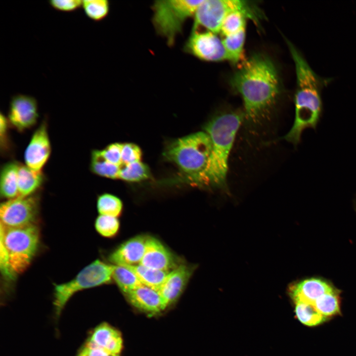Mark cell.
I'll use <instances>...</instances> for the list:
<instances>
[{"label":"cell","mask_w":356,"mask_h":356,"mask_svg":"<svg viewBox=\"0 0 356 356\" xmlns=\"http://www.w3.org/2000/svg\"><path fill=\"white\" fill-rule=\"evenodd\" d=\"M287 43L295 64L296 89L294 124L283 139L297 145L305 129L317 127L323 110L322 90L331 79L317 75L294 44L288 40Z\"/></svg>","instance_id":"obj_2"},{"label":"cell","mask_w":356,"mask_h":356,"mask_svg":"<svg viewBox=\"0 0 356 356\" xmlns=\"http://www.w3.org/2000/svg\"><path fill=\"white\" fill-rule=\"evenodd\" d=\"M243 119L237 113H226L217 116L204 127L212 142L210 156L198 185L225 189L228 159L235 137Z\"/></svg>","instance_id":"obj_3"},{"label":"cell","mask_w":356,"mask_h":356,"mask_svg":"<svg viewBox=\"0 0 356 356\" xmlns=\"http://www.w3.org/2000/svg\"><path fill=\"white\" fill-rule=\"evenodd\" d=\"M241 11L248 14L250 19L258 22L261 16L258 8L249 1L238 0H203L194 16L192 30L202 27L208 31L217 34L220 32L225 18L230 13Z\"/></svg>","instance_id":"obj_8"},{"label":"cell","mask_w":356,"mask_h":356,"mask_svg":"<svg viewBox=\"0 0 356 356\" xmlns=\"http://www.w3.org/2000/svg\"><path fill=\"white\" fill-rule=\"evenodd\" d=\"M202 0H156L152 5V22L156 33L172 46L189 18L194 16Z\"/></svg>","instance_id":"obj_7"},{"label":"cell","mask_w":356,"mask_h":356,"mask_svg":"<svg viewBox=\"0 0 356 356\" xmlns=\"http://www.w3.org/2000/svg\"><path fill=\"white\" fill-rule=\"evenodd\" d=\"M94 227L101 236L112 238L119 232L120 222L118 218L99 215L95 220Z\"/></svg>","instance_id":"obj_31"},{"label":"cell","mask_w":356,"mask_h":356,"mask_svg":"<svg viewBox=\"0 0 356 356\" xmlns=\"http://www.w3.org/2000/svg\"><path fill=\"white\" fill-rule=\"evenodd\" d=\"M141 150L136 144L133 143H122L121 150L122 164L141 161Z\"/></svg>","instance_id":"obj_33"},{"label":"cell","mask_w":356,"mask_h":356,"mask_svg":"<svg viewBox=\"0 0 356 356\" xmlns=\"http://www.w3.org/2000/svg\"><path fill=\"white\" fill-rule=\"evenodd\" d=\"M19 162L10 161L1 168L0 194L1 198L8 200L18 196L17 173Z\"/></svg>","instance_id":"obj_20"},{"label":"cell","mask_w":356,"mask_h":356,"mask_svg":"<svg viewBox=\"0 0 356 356\" xmlns=\"http://www.w3.org/2000/svg\"><path fill=\"white\" fill-rule=\"evenodd\" d=\"M140 265L165 271H170L178 265L170 251L160 240L149 236Z\"/></svg>","instance_id":"obj_15"},{"label":"cell","mask_w":356,"mask_h":356,"mask_svg":"<svg viewBox=\"0 0 356 356\" xmlns=\"http://www.w3.org/2000/svg\"><path fill=\"white\" fill-rule=\"evenodd\" d=\"M39 210L40 197L35 194L7 200L0 204V224L8 227L36 224Z\"/></svg>","instance_id":"obj_9"},{"label":"cell","mask_w":356,"mask_h":356,"mask_svg":"<svg viewBox=\"0 0 356 356\" xmlns=\"http://www.w3.org/2000/svg\"><path fill=\"white\" fill-rule=\"evenodd\" d=\"M114 265L96 259L82 269L72 279L54 284L53 317L57 323L67 303L76 293L109 283L112 280Z\"/></svg>","instance_id":"obj_5"},{"label":"cell","mask_w":356,"mask_h":356,"mask_svg":"<svg viewBox=\"0 0 356 356\" xmlns=\"http://www.w3.org/2000/svg\"><path fill=\"white\" fill-rule=\"evenodd\" d=\"M76 356H82V355L81 354H80L79 353L77 352V355H76Z\"/></svg>","instance_id":"obj_38"},{"label":"cell","mask_w":356,"mask_h":356,"mask_svg":"<svg viewBox=\"0 0 356 356\" xmlns=\"http://www.w3.org/2000/svg\"><path fill=\"white\" fill-rule=\"evenodd\" d=\"M249 16L241 11H236L229 13L224 19L220 32L224 37L236 33L245 28L246 19Z\"/></svg>","instance_id":"obj_30"},{"label":"cell","mask_w":356,"mask_h":356,"mask_svg":"<svg viewBox=\"0 0 356 356\" xmlns=\"http://www.w3.org/2000/svg\"><path fill=\"white\" fill-rule=\"evenodd\" d=\"M125 267L134 272L142 285L157 291L170 272L153 269L140 264Z\"/></svg>","instance_id":"obj_21"},{"label":"cell","mask_w":356,"mask_h":356,"mask_svg":"<svg viewBox=\"0 0 356 356\" xmlns=\"http://www.w3.org/2000/svg\"><path fill=\"white\" fill-rule=\"evenodd\" d=\"M245 33V28L236 33L225 36L222 40L227 60L234 64L237 63L242 59Z\"/></svg>","instance_id":"obj_22"},{"label":"cell","mask_w":356,"mask_h":356,"mask_svg":"<svg viewBox=\"0 0 356 356\" xmlns=\"http://www.w3.org/2000/svg\"><path fill=\"white\" fill-rule=\"evenodd\" d=\"M38 117V102L34 97L21 93L11 97L7 118L17 130L22 132L34 126Z\"/></svg>","instance_id":"obj_11"},{"label":"cell","mask_w":356,"mask_h":356,"mask_svg":"<svg viewBox=\"0 0 356 356\" xmlns=\"http://www.w3.org/2000/svg\"><path fill=\"white\" fill-rule=\"evenodd\" d=\"M96 208L99 215L118 218L122 212L123 203L118 197L103 193L97 197Z\"/></svg>","instance_id":"obj_27"},{"label":"cell","mask_w":356,"mask_h":356,"mask_svg":"<svg viewBox=\"0 0 356 356\" xmlns=\"http://www.w3.org/2000/svg\"><path fill=\"white\" fill-rule=\"evenodd\" d=\"M0 241L9 257L11 268L17 276L30 266L40 245V232L37 224L8 227L0 224Z\"/></svg>","instance_id":"obj_6"},{"label":"cell","mask_w":356,"mask_h":356,"mask_svg":"<svg viewBox=\"0 0 356 356\" xmlns=\"http://www.w3.org/2000/svg\"><path fill=\"white\" fill-rule=\"evenodd\" d=\"M125 295L132 306L143 312L155 314L165 310L158 291L143 285Z\"/></svg>","instance_id":"obj_18"},{"label":"cell","mask_w":356,"mask_h":356,"mask_svg":"<svg viewBox=\"0 0 356 356\" xmlns=\"http://www.w3.org/2000/svg\"><path fill=\"white\" fill-rule=\"evenodd\" d=\"M81 0H50L49 5L55 9L64 12H71L82 7Z\"/></svg>","instance_id":"obj_35"},{"label":"cell","mask_w":356,"mask_h":356,"mask_svg":"<svg viewBox=\"0 0 356 356\" xmlns=\"http://www.w3.org/2000/svg\"><path fill=\"white\" fill-rule=\"evenodd\" d=\"M148 167L141 161L123 164L120 168L119 178L129 182L143 180L150 177Z\"/></svg>","instance_id":"obj_26"},{"label":"cell","mask_w":356,"mask_h":356,"mask_svg":"<svg viewBox=\"0 0 356 356\" xmlns=\"http://www.w3.org/2000/svg\"><path fill=\"white\" fill-rule=\"evenodd\" d=\"M230 84L241 96L245 116L252 121L265 114L279 91L276 68L268 57L261 54L243 61L231 77Z\"/></svg>","instance_id":"obj_1"},{"label":"cell","mask_w":356,"mask_h":356,"mask_svg":"<svg viewBox=\"0 0 356 356\" xmlns=\"http://www.w3.org/2000/svg\"><path fill=\"white\" fill-rule=\"evenodd\" d=\"M90 170L98 176L112 179L119 178L121 166L110 163L100 155L99 150L91 153Z\"/></svg>","instance_id":"obj_23"},{"label":"cell","mask_w":356,"mask_h":356,"mask_svg":"<svg viewBox=\"0 0 356 356\" xmlns=\"http://www.w3.org/2000/svg\"><path fill=\"white\" fill-rule=\"evenodd\" d=\"M334 290L327 282L318 278H311L291 285L289 292L295 303L313 304L323 295Z\"/></svg>","instance_id":"obj_17"},{"label":"cell","mask_w":356,"mask_h":356,"mask_svg":"<svg viewBox=\"0 0 356 356\" xmlns=\"http://www.w3.org/2000/svg\"><path fill=\"white\" fill-rule=\"evenodd\" d=\"M85 341L117 355H120L123 348L120 332L105 322L90 329Z\"/></svg>","instance_id":"obj_16"},{"label":"cell","mask_w":356,"mask_h":356,"mask_svg":"<svg viewBox=\"0 0 356 356\" xmlns=\"http://www.w3.org/2000/svg\"><path fill=\"white\" fill-rule=\"evenodd\" d=\"M0 268L1 274L5 279L7 280H13L15 279L16 276L11 268L7 251L3 243L0 241Z\"/></svg>","instance_id":"obj_34"},{"label":"cell","mask_w":356,"mask_h":356,"mask_svg":"<svg viewBox=\"0 0 356 356\" xmlns=\"http://www.w3.org/2000/svg\"><path fill=\"white\" fill-rule=\"evenodd\" d=\"M194 268L178 264L170 271L158 290L165 309L180 296L193 272Z\"/></svg>","instance_id":"obj_13"},{"label":"cell","mask_w":356,"mask_h":356,"mask_svg":"<svg viewBox=\"0 0 356 356\" xmlns=\"http://www.w3.org/2000/svg\"><path fill=\"white\" fill-rule=\"evenodd\" d=\"M295 303L296 316L302 323L313 326L322 323L327 320V317L319 312L313 304L303 302Z\"/></svg>","instance_id":"obj_25"},{"label":"cell","mask_w":356,"mask_h":356,"mask_svg":"<svg viewBox=\"0 0 356 356\" xmlns=\"http://www.w3.org/2000/svg\"><path fill=\"white\" fill-rule=\"evenodd\" d=\"M78 352L83 356H120V355L111 353L85 341Z\"/></svg>","instance_id":"obj_36"},{"label":"cell","mask_w":356,"mask_h":356,"mask_svg":"<svg viewBox=\"0 0 356 356\" xmlns=\"http://www.w3.org/2000/svg\"><path fill=\"white\" fill-rule=\"evenodd\" d=\"M122 143H113L102 150H99L101 156L108 162L118 166L122 164L121 159V150Z\"/></svg>","instance_id":"obj_32"},{"label":"cell","mask_w":356,"mask_h":356,"mask_svg":"<svg viewBox=\"0 0 356 356\" xmlns=\"http://www.w3.org/2000/svg\"><path fill=\"white\" fill-rule=\"evenodd\" d=\"M211 150L209 135L205 131L199 132L170 143L163 156L178 167L188 181L197 185L207 165Z\"/></svg>","instance_id":"obj_4"},{"label":"cell","mask_w":356,"mask_h":356,"mask_svg":"<svg viewBox=\"0 0 356 356\" xmlns=\"http://www.w3.org/2000/svg\"><path fill=\"white\" fill-rule=\"evenodd\" d=\"M112 279L125 294L142 285L134 272L125 266L114 265Z\"/></svg>","instance_id":"obj_24"},{"label":"cell","mask_w":356,"mask_h":356,"mask_svg":"<svg viewBox=\"0 0 356 356\" xmlns=\"http://www.w3.org/2000/svg\"><path fill=\"white\" fill-rule=\"evenodd\" d=\"M183 51L206 61L227 60L222 40L210 31L193 30L183 47Z\"/></svg>","instance_id":"obj_10"},{"label":"cell","mask_w":356,"mask_h":356,"mask_svg":"<svg viewBox=\"0 0 356 356\" xmlns=\"http://www.w3.org/2000/svg\"><path fill=\"white\" fill-rule=\"evenodd\" d=\"M82 7L88 17L99 21L108 15L110 3L107 0H84L82 1Z\"/></svg>","instance_id":"obj_29"},{"label":"cell","mask_w":356,"mask_h":356,"mask_svg":"<svg viewBox=\"0 0 356 356\" xmlns=\"http://www.w3.org/2000/svg\"><path fill=\"white\" fill-rule=\"evenodd\" d=\"M313 304L319 312L327 318L340 312L338 295L335 290L323 295Z\"/></svg>","instance_id":"obj_28"},{"label":"cell","mask_w":356,"mask_h":356,"mask_svg":"<svg viewBox=\"0 0 356 356\" xmlns=\"http://www.w3.org/2000/svg\"><path fill=\"white\" fill-rule=\"evenodd\" d=\"M45 179L42 171H34L26 165L19 163L17 180L18 197H26L36 192L43 184Z\"/></svg>","instance_id":"obj_19"},{"label":"cell","mask_w":356,"mask_h":356,"mask_svg":"<svg viewBox=\"0 0 356 356\" xmlns=\"http://www.w3.org/2000/svg\"><path fill=\"white\" fill-rule=\"evenodd\" d=\"M8 123L7 118L1 113L0 115V146L1 148H3L4 150L7 148Z\"/></svg>","instance_id":"obj_37"},{"label":"cell","mask_w":356,"mask_h":356,"mask_svg":"<svg viewBox=\"0 0 356 356\" xmlns=\"http://www.w3.org/2000/svg\"><path fill=\"white\" fill-rule=\"evenodd\" d=\"M147 236L139 235L124 242L110 254L109 261L116 266L139 265L145 253Z\"/></svg>","instance_id":"obj_14"},{"label":"cell","mask_w":356,"mask_h":356,"mask_svg":"<svg viewBox=\"0 0 356 356\" xmlns=\"http://www.w3.org/2000/svg\"><path fill=\"white\" fill-rule=\"evenodd\" d=\"M47 123L42 122L33 133L24 155L26 165L35 171H42L51 153Z\"/></svg>","instance_id":"obj_12"}]
</instances>
